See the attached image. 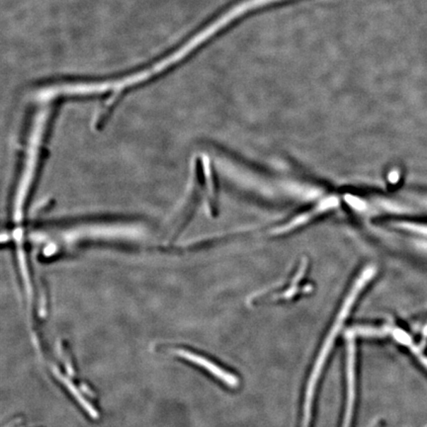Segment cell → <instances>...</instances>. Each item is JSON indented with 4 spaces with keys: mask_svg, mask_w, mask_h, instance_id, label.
<instances>
[{
    "mask_svg": "<svg viewBox=\"0 0 427 427\" xmlns=\"http://www.w3.org/2000/svg\"><path fill=\"white\" fill-rule=\"evenodd\" d=\"M366 280L364 278H361L357 284L352 288V291L350 293L349 296L345 300L344 307H342L341 311H340L339 317L335 320V324L332 329L330 330L329 334L327 335V340L324 341V346L320 350L319 357L316 364H315L314 369H312L311 377H310L309 384H308V388L306 391V398H305V406H304V421H303V427H309L310 421H311V409L312 404V398H314L315 388H316L317 379H319L320 372H322V367L325 360L327 358L330 349H332V344H334L335 337L337 335V332L341 329L344 320L349 316L350 310H351L352 305L357 296H358L360 290L365 286L366 284Z\"/></svg>",
    "mask_w": 427,
    "mask_h": 427,
    "instance_id": "obj_1",
    "label": "cell"
},
{
    "mask_svg": "<svg viewBox=\"0 0 427 427\" xmlns=\"http://www.w3.org/2000/svg\"><path fill=\"white\" fill-rule=\"evenodd\" d=\"M176 353L180 355V357H183L185 359L189 360L193 363L199 365L204 369H207L211 374L214 376L217 377L223 383L227 384L228 386L237 387L238 385V379L233 375L228 373L225 370L221 369L217 365L209 361V360L204 358V357L200 356V355L192 353V352L187 351V350H177Z\"/></svg>",
    "mask_w": 427,
    "mask_h": 427,
    "instance_id": "obj_2",
    "label": "cell"
},
{
    "mask_svg": "<svg viewBox=\"0 0 427 427\" xmlns=\"http://www.w3.org/2000/svg\"><path fill=\"white\" fill-rule=\"evenodd\" d=\"M354 344L350 340L349 345V354H347V380H349V394H347L346 409H345L344 427H349L351 423L352 411H353V403L355 401V362Z\"/></svg>",
    "mask_w": 427,
    "mask_h": 427,
    "instance_id": "obj_3",
    "label": "cell"
}]
</instances>
